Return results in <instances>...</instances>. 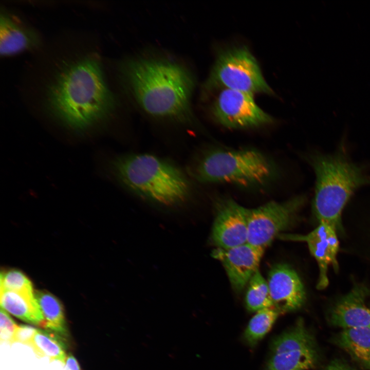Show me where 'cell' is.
<instances>
[{
	"label": "cell",
	"instance_id": "cell-15",
	"mask_svg": "<svg viewBox=\"0 0 370 370\" xmlns=\"http://www.w3.org/2000/svg\"><path fill=\"white\" fill-rule=\"evenodd\" d=\"M36 31L19 17L6 10L0 16V53L8 56L32 49L39 45Z\"/></svg>",
	"mask_w": 370,
	"mask_h": 370
},
{
	"label": "cell",
	"instance_id": "cell-21",
	"mask_svg": "<svg viewBox=\"0 0 370 370\" xmlns=\"http://www.w3.org/2000/svg\"><path fill=\"white\" fill-rule=\"evenodd\" d=\"M280 312L273 307L261 309L251 318L244 332V338L250 345H255L270 330Z\"/></svg>",
	"mask_w": 370,
	"mask_h": 370
},
{
	"label": "cell",
	"instance_id": "cell-11",
	"mask_svg": "<svg viewBox=\"0 0 370 370\" xmlns=\"http://www.w3.org/2000/svg\"><path fill=\"white\" fill-rule=\"evenodd\" d=\"M264 250L247 243L229 249L216 248L212 255L223 264L233 288L241 291L258 270Z\"/></svg>",
	"mask_w": 370,
	"mask_h": 370
},
{
	"label": "cell",
	"instance_id": "cell-2",
	"mask_svg": "<svg viewBox=\"0 0 370 370\" xmlns=\"http://www.w3.org/2000/svg\"><path fill=\"white\" fill-rule=\"evenodd\" d=\"M51 113L70 128L82 131L108 118L115 97L107 86L100 61L85 56L65 66L47 90Z\"/></svg>",
	"mask_w": 370,
	"mask_h": 370
},
{
	"label": "cell",
	"instance_id": "cell-22",
	"mask_svg": "<svg viewBox=\"0 0 370 370\" xmlns=\"http://www.w3.org/2000/svg\"><path fill=\"white\" fill-rule=\"evenodd\" d=\"M0 287L17 292H33L31 281L23 273L17 270L1 273Z\"/></svg>",
	"mask_w": 370,
	"mask_h": 370
},
{
	"label": "cell",
	"instance_id": "cell-12",
	"mask_svg": "<svg viewBox=\"0 0 370 370\" xmlns=\"http://www.w3.org/2000/svg\"><path fill=\"white\" fill-rule=\"evenodd\" d=\"M336 229L329 224L320 222L318 226L306 235H286L283 238L306 242L311 255L317 262L319 277L317 288L322 290L328 285L327 271L329 266L338 271L337 256L339 242Z\"/></svg>",
	"mask_w": 370,
	"mask_h": 370
},
{
	"label": "cell",
	"instance_id": "cell-26",
	"mask_svg": "<svg viewBox=\"0 0 370 370\" xmlns=\"http://www.w3.org/2000/svg\"><path fill=\"white\" fill-rule=\"evenodd\" d=\"M65 364L66 370H81L77 360L71 354L67 355Z\"/></svg>",
	"mask_w": 370,
	"mask_h": 370
},
{
	"label": "cell",
	"instance_id": "cell-7",
	"mask_svg": "<svg viewBox=\"0 0 370 370\" xmlns=\"http://www.w3.org/2000/svg\"><path fill=\"white\" fill-rule=\"evenodd\" d=\"M320 359L315 338L300 319L273 341L266 370H308Z\"/></svg>",
	"mask_w": 370,
	"mask_h": 370
},
{
	"label": "cell",
	"instance_id": "cell-10",
	"mask_svg": "<svg viewBox=\"0 0 370 370\" xmlns=\"http://www.w3.org/2000/svg\"><path fill=\"white\" fill-rule=\"evenodd\" d=\"M247 209L231 198L217 202L211 237L217 248L229 249L248 241Z\"/></svg>",
	"mask_w": 370,
	"mask_h": 370
},
{
	"label": "cell",
	"instance_id": "cell-1",
	"mask_svg": "<svg viewBox=\"0 0 370 370\" xmlns=\"http://www.w3.org/2000/svg\"><path fill=\"white\" fill-rule=\"evenodd\" d=\"M120 72L133 98L146 114L193 123L191 99L195 81L184 67L163 60L133 59L121 63Z\"/></svg>",
	"mask_w": 370,
	"mask_h": 370
},
{
	"label": "cell",
	"instance_id": "cell-25",
	"mask_svg": "<svg viewBox=\"0 0 370 370\" xmlns=\"http://www.w3.org/2000/svg\"><path fill=\"white\" fill-rule=\"evenodd\" d=\"M321 370H357L345 360L336 358L330 361Z\"/></svg>",
	"mask_w": 370,
	"mask_h": 370
},
{
	"label": "cell",
	"instance_id": "cell-5",
	"mask_svg": "<svg viewBox=\"0 0 370 370\" xmlns=\"http://www.w3.org/2000/svg\"><path fill=\"white\" fill-rule=\"evenodd\" d=\"M189 168L190 175L200 182H229L245 187L263 184L273 174L266 158L253 150H212Z\"/></svg>",
	"mask_w": 370,
	"mask_h": 370
},
{
	"label": "cell",
	"instance_id": "cell-24",
	"mask_svg": "<svg viewBox=\"0 0 370 370\" xmlns=\"http://www.w3.org/2000/svg\"><path fill=\"white\" fill-rule=\"evenodd\" d=\"M38 329L29 325H18L14 336V343L30 346Z\"/></svg>",
	"mask_w": 370,
	"mask_h": 370
},
{
	"label": "cell",
	"instance_id": "cell-16",
	"mask_svg": "<svg viewBox=\"0 0 370 370\" xmlns=\"http://www.w3.org/2000/svg\"><path fill=\"white\" fill-rule=\"evenodd\" d=\"M1 308L18 319L43 327L44 318L34 292H17L1 288Z\"/></svg>",
	"mask_w": 370,
	"mask_h": 370
},
{
	"label": "cell",
	"instance_id": "cell-9",
	"mask_svg": "<svg viewBox=\"0 0 370 370\" xmlns=\"http://www.w3.org/2000/svg\"><path fill=\"white\" fill-rule=\"evenodd\" d=\"M215 119L230 128H245L271 123L273 119L255 103L253 95L221 89L212 106Z\"/></svg>",
	"mask_w": 370,
	"mask_h": 370
},
{
	"label": "cell",
	"instance_id": "cell-19",
	"mask_svg": "<svg viewBox=\"0 0 370 370\" xmlns=\"http://www.w3.org/2000/svg\"><path fill=\"white\" fill-rule=\"evenodd\" d=\"M30 347L38 358L47 357L65 364L67 356L65 338L48 330L38 329Z\"/></svg>",
	"mask_w": 370,
	"mask_h": 370
},
{
	"label": "cell",
	"instance_id": "cell-4",
	"mask_svg": "<svg viewBox=\"0 0 370 370\" xmlns=\"http://www.w3.org/2000/svg\"><path fill=\"white\" fill-rule=\"evenodd\" d=\"M115 176L126 188L144 199L174 206L192 193L188 178L176 165L149 154H128L112 162Z\"/></svg>",
	"mask_w": 370,
	"mask_h": 370
},
{
	"label": "cell",
	"instance_id": "cell-14",
	"mask_svg": "<svg viewBox=\"0 0 370 370\" xmlns=\"http://www.w3.org/2000/svg\"><path fill=\"white\" fill-rule=\"evenodd\" d=\"M369 293L365 285H355L329 309L327 314L329 324L342 329L370 327V308L365 303Z\"/></svg>",
	"mask_w": 370,
	"mask_h": 370
},
{
	"label": "cell",
	"instance_id": "cell-8",
	"mask_svg": "<svg viewBox=\"0 0 370 370\" xmlns=\"http://www.w3.org/2000/svg\"><path fill=\"white\" fill-rule=\"evenodd\" d=\"M305 201L306 197L301 195L286 201H271L247 209V243L265 249L281 232L292 225Z\"/></svg>",
	"mask_w": 370,
	"mask_h": 370
},
{
	"label": "cell",
	"instance_id": "cell-23",
	"mask_svg": "<svg viewBox=\"0 0 370 370\" xmlns=\"http://www.w3.org/2000/svg\"><path fill=\"white\" fill-rule=\"evenodd\" d=\"M18 325L7 311L1 308L0 312V339L2 343L11 345L14 343V336Z\"/></svg>",
	"mask_w": 370,
	"mask_h": 370
},
{
	"label": "cell",
	"instance_id": "cell-6",
	"mask_svg": "<svg viewBox=\"0 0 370 370\" xmlns=\"http://www.w3.org/2000/svg\"><path fill=\"white\" fill-rule=\"evenodd\" d=\"M203 88L207 92L221 88L253 95L273 94L263 76L257 61L246 46L233 47L221 52Z\"/></svg>",
	"mask_w": 370,
	"mask_h": 370
},
{
	"label": "cell",
	"instance_id": "cell-13",
	"mask_svg": "<svg viewBox=\"0 0 370 370\" xmlns=\"http://www.w3.org/2000/svg\"><path fill=\"white\" fill-rule=\"evenodd\" d=\"M273 307L280 313L300 308L306 299L303 284L290 266L279 264L273 266L267 280Z\"/></svg>",
	"mask_w": 370,
	"mask_h": 370
},
{
	"label": "cell",
	"instance_id": "cell-17",
	"mask_svg": "<svg viewBox=\"0 0 370 370\" xmlns=\"http://www.w3.org/2000/svg\"><path fill=\"white\" fill-rule=\"evenodd\" d=\"M331 342L362 367L370 370V327L342 329L333 336Z\"/></svg>",
	"mask_w": 370,
	"mask_h": 370
},
{
	"label": "cell",
	"instance_id": "cell-3",
	"mask_svg": "<svg viewBox=\"0 0 370 370\" xmlns=\"http://www.w3.org/2000/svg\"><path fill=\"white\" fill-rule=\"evenodd\" d=\"M307 160L316 176L313 211L319 223L342 231L341 214L353 194L370 186L366 166L353 161L343 142L333 153L314 151Z\"/></svg>",
	"mask_w": 370,
	"mask_h": 370
},
{
	"label": "cell",
	"instance_id": "cell-18",
	"mask_svg": "<svg viewBox=\"0 0 370 370\" xmlns=\"http://www.w3.org/2000/svg\"><path fill=\"white\" fill-rule=\"evenodd\" d=\"M34 295L44 318L42 328L66 338L68 332L61 302L53 294L45 291H36Z\"/></svg>",
	"mask_w": 370,
	"mask_h": 370
},
{
	"label": "cell",
	"instance_id": "cell-20",
	"mask_svg": "<svg viewBox=\"0 0 370 370\" xmlns=\"http://www.w3.org/2000/svg\"><path fill=\"white\" fill-rule=\"evenodd\" d=\"M245 301L247 309L251 311L273 307L267 281L258 270L248 283Z\"/></svg>",
	"mask_w": 370,
	"mask_h": 370
}]
</instances>
